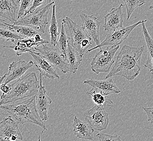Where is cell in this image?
<instances>
[{
  "label": "cell",
  "instance_id": "ac0fdd59",
  "mask_svg": "<svg viewBox=\"0 0 153 141\" xmlns=\"http://www.w3.org/2000/svg\"><path fill=\"white\" fill-rule=\"evenodd\" d=\"M18 5L14 0H0V17L8 20L14 24L16 21Z\"/></svg>",
  "mask_w": 153,
  "mask_h": 141
},
{
  "label": "cell",
  "instance_id": "277c9868",
  "mask_svg": "<svg viewBox=\"0 0 153 141\" xmlns=\"http://www.w3.org/2000/svg\"><path fill=\"white\" fill-rule=\"evenodd\" d=\"M62 22L67 25L71 34V43L82 55L92 46V38L87 33L82 26L77 25L70 18L65 16Z\"/></svg>",
  "mask_w": 153,
  "mask_h": 141
},
{
  "label": "cell",
  "instance_id": "ffe728a7",
  "mask_svg": "<svg viewBox=\"0 0 153 141\" xmlns=\"http://www.w3.org/2000/svg\"><path fill=\"white\" fill-rule=\"evenodd\" d=\"M146 22H144L142 23V32L143 34L148 49V58L144 64V66L148 68L150 72L153 74V39L147 30L146 26Z\"/></svg>",
  "mask_w": 153,
  "mask_h": 141
},
{
  "label": "cell",
  "instance_id": "5bb4252c",
  "mask_svg": "<svg viewBox=\"0 0 153 141\" xmlns=\"http://www.w3.org/2000/svg\"><path fill=\"white\" fill-rule=\"evenodd\" d=\"M123 4L117 8H113L110 12L105 15V23L103 27L105 31L109 32L123 27Z\"/></svg>",
  "mask_w": 153,
  "mask_h": 141
},
{
  "label": "cell",
  "instance_id": "d6986e66",
  "mask_svg": "<svg viewBox=\"0 0 153 141\" xmlns=\"http://www.w3.org/2000/svg\"><path fill=\"white\" fill-rule=\"evenodd\" d=\"M82 57L83 55L71 45L70 40L68 45L66 58L69 66V72L74 74L76 72L82 61Z\"/></svg>",
  "mask_w": 153,
  "mask_h": 141
},
{
  "label": "cell",
  "instance_id": "7c38bea8",
  "mask_svg": "<svg viewBox=\"0 0 153 141\" xmlns=\"http://www.w3.org/2000/svg\"><path fill=\"white\" fill-rule=\"evenodd\" d=\"M43 77L39 73V87L36 95V106L40 118L43 121L49 119L48 110L49 106L52 103V99L47 95L45 86L43 85Z\"/></svg>",
  "mask_w": 153,
  "mask_h": 141
},
{
  "label": "cell",
  "instance_id": "8992f818",
  "mask_svg": "<svg viewBox=\"0 0 153 141\" xmlns=\"http://www.w3.org/2000/svg\"><path fill=\"white\" fill-rule=\"evenodd\" d=\"M120 48L118 46H111L101 49L95 54L91 62V68L96 74L109 72L114 62V56Z\"/></svg>",
  "mask_w": 153,
  "mask_h": 141
},
{
  "label": "cell",
  "instance_id": "d590c367",
  "mask_svg": "<svg viewBox=\"0 0 153 141\" xmlns=\"http://www.w3.org/2000/svg\"><path fill=\"white\" fill-rule=\"evenodd\" d=\"M71 1H74V0H71Z\"/></svg>",
  "mask_w": 153,
  "mask_h": 141
},
{
  "label": "cell",
  "instance_id": "ba28073f",
  "mask_svg": "<svg viewBox=\"0 0 153 141\" xmlns=\"http://www.w3.org/2000/svg\"><path fill=\"white\" fill-rule=\"evenodd\" d=\"M86 122L95 130L102 131L107 129L110 122L109 115L104 107L95 105L85 114Z\"/></svg>",
  "mask_w": 153,
  "mask_h": 141
},
{
  "label": "cell",
  "instance_id": "44dd1931",
  "mask_svg": "<svg viewBox=\"0 0 153 141\" xmlns=\"http://www.w3.org/2000/svg\"><path fill=\"white\" fill-rule=\"evenodd\" d=\"M86 94L92 99L95 105L99 106H113L114 105L112 101L106 98L107 95L94 87L90 91H87Z\"/></svg>",
  "mask_w": 153,
  "mask_h": 141
},
{
  "label": "cell",
  "instance_id": "2e32d148",
  "mask_svg": "<svg viewBox=\"0 0 153 141\" xmlns=\"http://www.w3.org/2000/svg\"><path fill=\"white\" fill-rule=\"evenodd\" d=\"M84 84L88 85L100 91L106 95L110 94H118L121 92L112 79L107 80L86 79Z\"/></svg>",
  "mask_w": 153,
  "mask_h": 141
},
{
  "label": "cell",
  "instance_id": "4fadbf2b",
  "mask_svg": "<svg viewBox=\"0 0 153 141\" xmlns=\"http://www.w3.org/2000/svg\"><path fill=\"white\" fill-rule=\"evenodd\" d=\"M33 58L34 62V64L36 67L37 70L40 72L42 74L43 79L50 78L55 79L56 78H59V76L57 73L54 66L46 59L43 58L39 54V53H29Z\"/></svg>",
  "mask_w": 153,
  "mask_h": 141
},
{
  "label": "cell",
  "instance_id": "30bf717a",
  "mask_svg": "<svg viewBox=\"0 0 153 141\" xmlns=\"http://www.w3.org/2000/svg\"><path fill=\"white\" fill-rule=\"evenodd\" d=\"M18 124L10 116L4 118L0 122V141L23 140Z\"/></svg>",
  "mask_w": 153,
  "mask_h": 141
},
{
  "label": "cell",
  "instance_id": "d4e9b609",
  "mask_svg": "<svg viewBox=\"0 0 153 141\" xmlns=\"http://www.w3.org/2000/svg\"><path fill=\"white\" fill-rule=\"evenodd\" d=\"M22 39L23 38L21 36L8 28H0V40L1 41L16 42Z\"/></svg>",
  "mask_w": 153,
  "mask_h": 141
},
{
  "label": "cell",
  "instance_id": "6da1fadb",
  "mask_svg": "<svg viewBox=\"0 0 153 141\" xmlns=\"http://www.w3.org/2000/svg\"><path fill=\"white\" fill-rule=\"evenodd\" d=\"M144 50V46L133 47L124 45L117 57L113 68L105 78L119 76L128 80L135 79L141 70V58Z\"/></svg>",
  "mask_w": 153,
  "mask_h": 141
},
{
  "label": "cell",
  "instance_id": "e0dca14e",
  "mask_svg": "<svg viewBox=\"0 0 153 141\" xmlns=\"http://www.w3.org/2000/svg\"><path fill=\"white\" fill-rule=\"evenodd\" d=\"M73 126L74 134L77 137L86 140H93L94 130L88 123L83 122L79 119L77 117L75 116Z\"/></svg>",
  "mask_w": 153,
  "mask_h": 141
},
{
  "label": "cell",
  "instance_id": "5b68a950",
  "mask_svg": "<svg viewBox=\"0 0 153 141\" xmlns=\"http://www.w3.org/2000/svg\"><path fill=\"white\" fill-rule=\"evenodd\" d=\"M55 4L52 1L45 6L36 10L23 18H19L14 23L16 25H25L33 28L42 33H45L46 25L48 23V14L51 7Z\"/></svg>",
  "mask_w": 153,
  "mask_h": 141
},
{
  "label": "cell",
  "instance_id": "9a60e30c",
  "mask_svg": "<svg viewBox=\"0 0 153 141\" xmlns=\"http://www.w3.org/2000/svg\"><path fill=\"white\" fill-rule=\"evenodd\" d=\"M32 61L26 62L25 60H19L18 62H13L9 67V72L5 80L4 84H8L13 80L18 79L24 76L26 71L33 66Z\"/></svg>",
  "mask_w": 153,
  "mask_h": 141
},
{
  "label": "cell",
  "instance_id": "836d02e7",
  "mask_svg": "<svg viewBox=\"0 0 153 141\" xmlns=\"http://www.w3.org/2000/svg\"><path fill=\"white\" fill-rule=\"evenodd\" d=\"M16 1H17V2H18V3H19V2H20V0H16Z\"/></svg>",
  "mask_w": 153,
  "mask_h": 141
},
{
  "label": "cell",
  "instance_id": "f546056e",
  "mask_svg": "<svg viewBox=\"0 0 153 141\" xmlns=\"http://www.w3.org/2000/svg\"><path fill=\"white\" fill-rule=\"evenodd\" d=\"M143 109L147 114L148 121L153 124V106L150 107H143Z\"/></svg>",
  "mask_w": 153,
  "mask_h": 141
},
{
  "label": "cell",
  "instance_id": "4dcf8cb0",
  "mask_svg": "<svg viewBox=\"0 0 153 141\" xmlns=\"http://www.w3.org/2000/svg\"><path fill=\"white\" fill-rule=\"evenodd\" d=\"M11 85L8 84H2L0 86V90L2 92L3 94H8L11 91Z\"/></svg>",
  "mask_w": 153,
  "mask_h": 141
},
{
  "label": "cell",
  "instance_id": "83f0119b",
  "mask_svg": "<svg viewBox=\"0 0 153 141\" xmlns=\"http://www.w3.org/2000/svg\"><path fill=\"white\" fill-rule=\"evenodd\" d=\"M96 136L100 141H122L120 137L118 135H110L103 133H99Z\"/></svg>",
  "mask_w": 153,
  "mask_h": 141
},
{
  "label": "cell",
  "instance_id": "cb8c5ba5",
  "mask_svg": "<svg viewBox=\"0 0 153 141\" xmlns=\"http://www.w3.org/2000/svg\"><path fill=\"white\" fill-rule=\"evenodd\" d=\"M64 25H65V23L62 22L61 29L59 37V39H58L57 43V46L59 49V51L66 58H67L68 45L69 41L71 40V37H69L66 34Z\"/></svg>",
  "mask_w": 153,
  "mask_h": 141
},
{
  "label": "cell",
  "instance_id": "603a6c76",
  "mask_svg": "<svg viewBox=\"0 0 153 141\" xmlns=\"http://www.w3.org/2000/svg\"><path fill=\"white\" fill-rule=\"evenodd\" d=\"M8 28L14 31L22 38H30L38 33L33 28L25 25H10L8 24Z\"/></svg>",
  "mask_w": 153,
  "mask_h": 141
},
{
  "label": "cell",
  "instance_id": "e575fe53",
  "mask_svg": "<svg viewBox=\"0 0 153 141\" xmlns=\"http://www.w3.org/2000/svg\"><path fill=\"white\" fill-rule=\"evenodd\" d=\"M52 1V0H50V2H51Z\"/></svg>",
  "mask_w": 153,
  "mask_h": 141
},
{
  "label": "cell",
  "instance_id": "9c48e42d",
  "mask_svg": "<svg viewBox=\"0 0 153 141\" xmlns=\"http://www.w3.org/2000/svg\"><path fill=\"white\" fill-rule=\"evenodd\" d=\"M43 48H36L42 57L50 62L54 67L59 68L62 73H66L69 71L67 60L59 51L45 45H43Z\"/></svg>",
  "mask_w": 153,
  "mask_h": 141
},
{
  "label": "cell",
  "instance_id": "f1b7e54d",
  "mask_svg": "<svg viewBox=\"0 0 153 141\" xmlns=\"http://www.w3.org/2000/svg\"><path fill=\"white\" fill-rule=\"evenodd\" d=\"M48 0H33L32 6L31 7V9L29 10V14L33 12L36 10H37L38 7L45 4ZM50 1V0H49Z\"/></svg>",
  "mask_w": 153,
  "mask_h": 141
},
{
  "label": "cell",
  "instance_id": "8fae6325",
  "mask_svg": "<svg viewBox=\"0 0 153 141\" xmlns=\"http://www.w3.org/2000/svg\"><path fill=\"white\" fill-rule=\"evenodd\" d=\"M80 16L82 22V27L94 40L96 45H99L101 43L99 31L101 22L94 15H89L81 12L80 13Z\"/></svg>",
  "mask_w": 153,
  "mask_h": 141
},
{
  "label": "cell",
  "instance_id": "484cf974",
  "mask_svg": "<svg viewBox=\"0 0 153 141\" xmlns=\"http://www.w3.org/2000/svg\"><path fill=\"white\" fill-rule=\"evenodd\" d=\"M127 14V20H129L135 9L142 6L146 3V0H123Z\"/></svg>",
  "mask_w": 153,
  "mask_h": 141
},
{
  "label": "cell",
  "instance_id": "52a82bcc",
  "mask_svg": "<svg viewBox=\"0 0 153 141\" xmlns=\"http://www.w3.org/2000/svg\"><path fill=\"white\" fill-rule=\"evenodd\" d=\"M146 20H143L138 22L134 25L126 27L119 28L113 31L108 32L106 38L99 45L95 46L91 49H88L87 53L90 52L93 50L97 49L98 48H101L103 46H118L120 45L123 42L126 40L130 34H131L132 31L138 25L142 24L144 22H147Z\"/></svg>",
  "mask_w": 153,
  "mask_h": 141
},
{
  "label": "cell",
  "instance_id": "d6a6232c",
  "mask_svg": "<svg viewBox=\"0 0 153 141\" xmlns=\"http://www.w3.org/2000/svg\"><path fill=\"white\" fill-rule=\"evenodd\" d=\"M149 9H153V3H152V5H151V6H150V7H149Z\"/></svg>",
  "mask_w": 153,
  "mask_h": 141
},
{
  "label": "cell",
  "instance_id": "3957f363",
  "mask_svg": "<svg viewBox=\"0 0 153 141\" xmlns=\"http://www.w3.org/2000/svg\"><path fill=\"white\" fill-rule=\"evenodd\" d=\"M11 87L12 89L9 93L1 95L0 105L9 103H14L22 99L37 95L39 87V81L35 72H30L11 84Z\"/></svg>",
  "mask_w": 153,
  "mask_h": 141
},
{
  "label": "cell",
  "instance_id": "1f68e13d",
  "mask_svg": "<svg viewBox=\"0 0 153 141\" xmlns=\"http://www.w3.org/2000/svg\"><path fill=\"white\" fill-rule=\"evenodd\" d=\"M8 23H6L4 20L0 18V27H4V28H8Z\"/></svg>",
  "mask_w": 153,
  "mask_h": 141
},
{
  "label": "cell",
  "instance_id": "4316f807",
  "mask_svg": "<svg viewBox=\"0 0 153 141\" xmlns=\"http://www.w3.org/2000/svg\"><path fill=\"white\" fill-rule=\"evenodd\" d=\"M33 0H20L17 19L22 18L29 14V10L32 6Z\"/></svg>",
  "mask_w": 153,
  "mask_h": 141
},
{
  "label": "cell",
  "instance_id": "7402d4cb",
  "mask_svg": "<svg viewBox=\"0 0 153 141\" xmlns=\"http://www.w3.org/2000/svg\"><path fill=\"white\" fill-rule=\"evenodd\" d=\"M49 32L50 35L51 43L53 46H55L57 43V38L58 35V23L56 18V5L54 4L52 6V13L51 18L50 22Z\"/></svg>",
  "mask_w": 153,
  "mask_h": 141
},
{
  "label": "cell",
  "instance_id": "7a4b0ae2",
  "mask_svg": "<svg viewBox=\"0 0 153 141\" xmlns=\"http://www.w3.org/2000/svg\"><path fill=\"white\" fill-rule=\"evenodd\" d=\"M0 109L16 118L19 124L30 123L47 130L45 124L40 118L36 106V95L19 103L0 105Z\"/></svg>",
  "mask_w": 153,
  "mask_h": 141
}]
</instances>
